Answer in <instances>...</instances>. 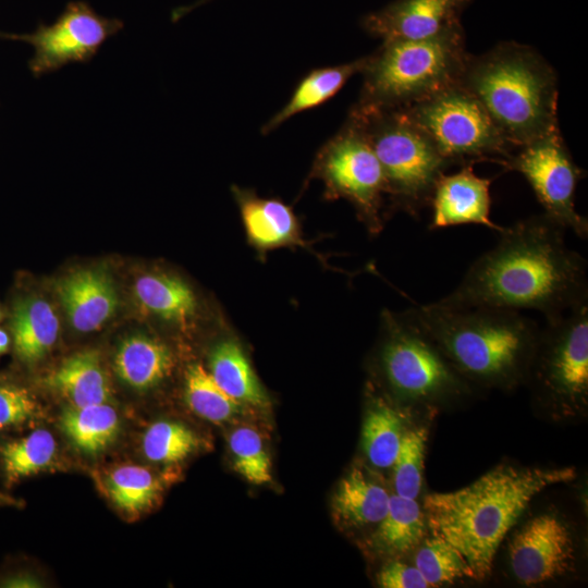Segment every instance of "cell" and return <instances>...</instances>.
Segmentation results:
<instances>
[{
  "label": "cell",
  "instance_id": "cell-1",
  "mask_svg": "<svg viewBox=\"0 0 588 588\" xmlns=\"http://www.w3.org/2000/svg\"><path fill=\"white\" fill-rule=\"evenodd\" d=\"M565 232L544 213L503 228L497 244L436 303L448 308L534 309L546 320L588 303L587 261L567 246Z\"/></svg>",
  "mask_w": 588,
  "mask_h": 588
},
{
  "label": "cell",
  "instance_id": "cell-2",
  "mask_svg": "<svg viewBox=\"0 0 588 588\" xmlns=\"http://www.w3.org/2000/svg\"><path fill=\"white\" fill-rule=\"evenodd\" d=\"M576 477L574 467L536 468L500 465L473 483L426 495L422 511L428 530L466 560L473 578L482 580L494 555L531 500L550 486Z\"/></svg>",
  "mask_w": 588,
  "mask_h": 588
},
{
  "label": "cell",
  "instance_id": "cell-3",
  "mask_svg": "<svg viewBox=\"0 0 588 588\" xmlns=\"http://www.w3.org/2000/svg\"><path fill=\"white\" fill-rule=\"evenodd\" d=\"M409 311L469 383L509 390L526 381L540 328L519 310L434 302Z\"/></svg>",
  "mask_w": 588,
  "mask_h": 588
},
{
  "label": "cell",
  "instance_id": "cell-4",
  "mask_svg": "<svg viewBox=\"0 0 588 588\" xmlns=\"http://www.w3.org/2000/svg\"><path fill=\"white\" fill-rule=\"evenodd\" d=\"M460 83L515 149L559 130L556 73L529 46L504 41L469 54Z\"/></svg>",
  "mask_w": 588,
  "mask_h": 588
},
{
  "label": "cell",
  "instance_id": "cell-5",
  "mask_svg": "<svg viewBox=\"0 0 588 588\" xmlns=\"http://www.w3.org/2000/svg\"><path fill=\"white\" fill-rule=\"evenodd\" d=\"M469 53L463 26L424 40H385L362 71L359 106L400 109L460 82Z\"/></svg>",
  "mask_w": 588,
  "mask_h": 588
},
{
  "label": "cell",
  "instance_id": "cell-6",
  "mask_svg": "<svg viewBox=\"0 0 588 588\" xmlns=\"http://www.w3.org/2000/svg\"><path fill=\"white\" fill-rule=\"evenodd\" d=\"M348 115L364 131L381 166L389 201L385 216L401 210L419 218L452 163L401 109L355 103Z\"/></svg>",
  "mask_w": 588,
  "mask_h": 588
},
{
  "label": "cell",
  "instance_id": "cell-7",
  "mask_svg": "<svg viewBox=\"0 0 588 588\" xmlns=\"http://www.w3.org/2000/svg\"><path fill=\"white\" fill-rule=\"evenodd\" d=\"M377 367L387 388L403 402L428 405L462 396L469 390V382L409 310L383 311Z\"/></svg>",
  "mask_w": 588,
  "mask_h": 588
},
{
  "label": "cell",
  "instance_id": "cell-8",
  "mask_svg": "<svg viewBox=\"0 0 588 588\" xmlns=\"http://www.w3.org/2000/svg\"><path fill=\"white\" fill-rule=\"evenodd\" d=\"M400 109L452 166L490 161L503 167L515 150L477 98L460 82Z\"/></svg>",
  "mask_w": 588,
  "mask_h": 588
},
{
  "label": "cell",
  "instance_id": "cell-9",
  "mask_svg": "<svg viewBox=\"0 0 588 588\" xmlns=\"http://www.w3.org/2000/svg\"><path fill=\"white\" fill-rule=\"evenodd\" d=\"M538 402L558 416H577L588 403V303L546 320L528 368Z\"/></svg>",
  "mask_w": 588,
  "mask_h": 588
},
{
  "label": "cell",
  "instance_id": "cell-10",
  "mask_svg": "<svg viewBox=\"0 0 588 588\" xmlns=\"http://www.w3.org/2000/svg\"><path fill=\"white\" fill-rule=\"evenodd\" d=\"M311 176L323 181L328 199L348 200L370 234L382 230L385 217L383 172L367 136L351 115L320 148Z\"/></svg>",
  "mask_w": 588,
  "mask_h": 588
},
{
  "label": "cell",
  "instance_id": "cell-11",
  "mask_svg": "<svg viewBox=\"0 0 588 588\" xmlns=\"http://www.w3.org/2000/svg\"><path fill=\"white\" fill-rule=\"evenodd\" d=\"M518 149L503 168L527 180L544 215L587 240L588 220L575 208L576 188L585 171L574 162L560 130Z\"/></svg>",
  "mask_w": 588,
  "mask_h": 588
},
{
  "label": "cell",
  "instance_id": "cell-12",
  "mask_svg": "<svg viewBox=\"0 0 588 588\" xmlns=\"http://www.w3.org/2000/svg\"><path fill=\"white\" fill-rule=\"evenodd\" d=\"M122 26L120 20L103 17L87 3L75 1L66 5L53 24L41 25L35 33L19 38L34 46L30 69L41 75L68 63L90 59Z\"/></svg>",
  "mask_w": 588,
  "mask_h": 588
},
{
  "label": "cell",
  "instance_id": "cell-13",
  "mask_svg": "<svg viewBox=\"0 0 588 588\" xmlns=\"http://www.w3.org/2000/svg\"><path fill=\"white\" fill-rule=\"evenodd\" d=\"M509 556L511 569L522 584L531 586L556 579L574 565L573 532L555 514L537 515L515 532Z\"/></svg>",
  "mask_w": 588,
  "mask_h": 588
},
{
  "label": "cell",
  "instance_id": "cell-14",
  "mask_svg": "<svg viewBox=\"0 0 588 588\" xmlns=\"http://www.w3.org/2000/svg\"><path fill=\"white\" fill-rule=\"evenodd\" d=\"M473 0H394L362 19L363 28L385 40H424L462 26Z\"/></svg>",
  "mask_w": 588,
  "mask_h": 588
},
{
  "label": "cell",
  "instance_id": "cell-15",
  "mask_svg": "<svg viewBox=\"0 0 588 588\" xmlns=\"http://www.w3.org/2000/svg\"><path fill=\"white\" fill-rule=\"evenodd\" d=\"M492 179L478 176L473 164L462 166L452 174L443 173L432 194L430 208V231L463 225L478 224L501 232L504 226L490 218Z\"/></svg>",
  "mask_w": 588,
  "mask_h": 588
},
{
  "label": "cell",
  "instance_id": "cell-16",
  "mask_svg": "<svg viewBox=\"0 0 588 588\" xmlns=\"http://www.w3.org/2000/svg\"><path fill=\"white\" fill-rule=\"evenodd\" d=\"M56 289L71 324L81 332L100 328L118 305L112 279L99 269L74 271L62 278Z\"/></svg>",
  "mask_w": 588,
  "mask_h": 588
},
{
  "label": "cell",
  "instance_id": "cell-17",
  "mask_svg": "<svg viewBox=\"0 0 588 588\" xmlns=\"http://www.w3.org/2000/svg\"><path fill=\"white\" fill-rule=\"evenodd\" d=\"M249 243L259 252L303 244L299 223L290 206L262 198L253 191L232 187Z\"/></svg>",
  "mask_w": 588,
  "mask_h": 588
},
{
  "label": "cell",
  "instance_id": "cell-18",
  "mask_svg": "<svg viewBox=\"0 0 588 588\" xmlns=\"http://www.w3.org/2000/svg\"><path fill=\"white\" fill-rule=\"evenodd\" d=\"M387 489L358 467L339 482L332 498V515L346 529L377 526L388 511Z\"/></svg>",
  "mask_w": 588,
  "mask_h": 588
},
{
  "label": "cell",
  "instance_id": "cell-19",
  "mask_svg": "<svg viewBox=\"0 0 588 588\" xmlns=\"http://www.w3.org/2000/svg\"><path fill=\"white\" fill-rule=\"evenodd\" d=\"M367 57L352 62L318 68L307 73L295 87L291 98L261 128L268 135L292 117L315 109L334 97L356 73H362Z\"/></svg>",
  "mask_w": 588,
  "mask_h": 588
},
{
  "label": "cell",
  "instance_id": "cell-20",
  "mask_svg": "<svg viewBox=\"0 0 588 588\" xmlns=\"http://www.w3.org/2000/svg\"><path fill=\"white\" fill-rule=\"evenodd\" d=\"M44 382L62 394L70 405L107 403L110 385L97 351H83L64 359Z\"/></svg>",
  "mask_w": 588,
  "mask_h": 588
},
{
  "label": "cell",
  "instance_id": "cell-21",
  "mask_svg": "<svg viewBox=\"0 0 588 588\" xmlns=\"http://www.w3.org/2000/svg\"><path fill=\"white\" fill-rule=\"evenodd\" d=\"M113 366L124 383L145 391L159 384L170 373L173 357L162 342L145 334H134L121 342Z\"/></svg>",
  "mask_w": 588,
  "mask_h": 588
},
{
  "label": "cell",
  "instance_id": "cell-22",
  "mask_svg": "<svg viewBox=\"0 0 588 588\" xmlns=\"http://www.w3.org/2000/svg\"><path fill=\"white\" fill-rule=\"evenodd\" d=\"M11 329L19 358L30 364L42 358L56 343L59 320L47 301L27 296L15 303Z\"/></svg>",
  "mask_w": 588,
  "mask_h": 588
},
{
  "label": "cell",
  "instance_id": "cell-23",
  "mask_svg": "<svg viewBox=\"0 0 588 588\" xmlns=\"http://www.w3.org/2000/svg\"><path fill=\"white\" fill-rule=\"evenodd\" d=\"M210 375L230 397L240 404L265 408L269 397L240 344L226 339L217 343L209 355Z\"/></svg>",
  "mask_w": 588,
  "mask_h": 588
},
{
  "label": "cell",
  "instance_id": "cell-24",
  "mask_svg": "<svg viewBox=\"0 0 588 588\" xmlns=\"http://www.w3.org/2000/svg\"><path fill=\"white\" fill-rule=\"evenodd\" d=\"M427 525L422 506L416 499L391 494L383 518L371 536L375 548L389 555L415 550L425 538Z\"/></svg>",
  "mask_w": 588,
  "mask_h": 588
},
{
  "label": "cell",
  "instance_id": "cell-25",
  "mask_svg": "<svg viewBox=\"0 0 588 588\" xmlns=\"http://www.w3.org/2000/svg\"><path fill=\"white\" fill-rule=\"evenodd\" d=\"M60 425L79 451L96 454L115 440L120 419L115 409L107 403L69 405L61 414Z\"/></svg>",
  "mask_w": 588,
  "mask_h": 588
},
{
  "label": "cell",
  "instance_id": "cell-26",
  "mask_svg": "<svg viewBox=\"0 0 588 588\" xmlns=\"http://www.w3.org/2000/svg\"><path fill=\"white\" fill-rule=\"evenodd\" d=\"M135 296L143 308L176 323H184L196 311V298L181 279L166 273H147L137 279Z\"/></svg>",
  "mask_w": 588,
  "mask_h": 588
},
{
  "label": "cell",
  "instance_id": "cell-27",
  "mask_svg": "<svg viewBox=\"0 0 588 588\" xmlns=\"http://www.w3.org/2000/svg\"><path fill=\"white\" fill-rule=\"evenodd\" d=\"M405 432L401 414L383 399H373L362 429V444L368 461L377 468L392 467Z\"/></svg>",
  "mask_w": 588,
  "mask_h": 588
},
{
  "label": "cell",
  "instance_id": "cell-28",
  "mask_svg": "<svg viewBox=\"0 0 588 588\" xmlns=\"http://www.w3.org/2000/svg\"><path fill=\"white\" fill-rule=\"evenodd\" d=\"M113 503L128 514L151 507L162 490L161 482L150 470L138 465H121L106 478Z\"/></svg>",
  "mask_w": 588,
  "mask_h": 588
},
{
  "label": "cell",
  "instance_id": "cell-29",
  "mask_svg": "<svg viewBox=\"0 0 588 588\" xmlns=\"http://www.w3.org/2000/svg\"><path fill=\"white\" fill-rule=\"evenodd\" d=\"M56 450L53 436L45 429L2 444L0 457L7 478L15 481L46 469L53 462Z\"/></svg>",
  "mask_w": 588,
  "mask_h": 588
},
{
  "label": "cell",
  "instance_id": "cell-30",
  "mask_svg": "<svg viewBox=\"0 0 588 588\" xmlns=\"http://www.w3.org/2000/svg\"><path fill=\"white\" fill-rule=\"evenodd\" d=\"M185 400L196 415L217 424L234 418L242 409V404L223 392L199 364L189 366L186 371Z\"/></svg>",
  "mask_w": 588,
  "mask_h": 588
},
{
  "label": "cell",
  "instance_id": "cell-31",
  "mask_svg": "<svg viewBox=\"0 0 588 588\" xmlns=\"http://www.w3.org/2000/svg\"><path fill=\"white\" fill-rule=\"evenodd\" d=\"M415 566L429 587L451 584L457 579L473 578L471 571L461 554L446 540L431 535L415 549Z\"/></svg>",
  "mask_w": 588,
  "mask_h": 588
},
{
  "label": "cell",
  "instance_id": "cell-32",
  "mask_svg": "<svg viewBox=\"0 0 588 588\" xmlns=\"http://www.w3.org/2000/svg\"><path fill=\"white\" fill-rule=\"evenodd\" d=\"M200 444V438L191 428L169 420L152 424L144 433L142 441L145 456L160 464L182 462Z\"/></svg>",
  "mask_w": 588,
  "mask_h": 588
},
{
  "label": "cell",
  "instance_id": "cell-33",
  "mask_svg": "<svg viewBox=\"0 0 588 588\" xmlns=\"http://www.w3.org/2000/svg\"><path fill=\"white\" fill-rule=\"evenodd\" d=\"M233 467L244 479L254 485L271 480V461L261 436L253 428L240 427L229 437Z\"/></svg>",
  "mask_w": 588,
  "mask_h": 588
},
{
  "label": "cell",
  "instance_id": "cell-34",
  "mask_svg": "<svg viewBox=\"0 0 588 588\" xmlns=\"http://www.w3.org/2000/svg\"><path fill=\"white\" fill-rule=\"evenodd\" d=\"M427 431L425 428L406 430L392 465L395 494L416 499L421 489Z\"/></svg>",
  "mask_w": 588,
  "mask_h": 588
},
{
  "label": "cell",
  "instance_id": "cell-35",
  "mask_svg": "<svg viewBox=\"0 0 588 588\" xmlns=\"http://www.w3.org/2000/svg\"><path fill=\"white\" fill-rule=\"evenodd\" d=\"M36 411L37 404L25 389L0 384V430L27 421Z\"/></svg>",
  "mask_w": 588,
  "mask_h": 588
},
{
  "label": "cell",
  "instance_id": "cell-36",
  "mask_svg": "<svg viewBox=\"0 0 588 588\" xmlns=\"http://www.w3.org/2000/svg\"><path fill=\"white\" fill-rule=\"evenodd\" d=\"M383 588H428L429 585L414 565L391 560L383 565L377 576Z\"/></svg>",
  "mask_w": 588,
  "mask_h": 588
},
{
  "label": "cell",
  "instance_id": "cell-37",
  "mask_svg": "<svg viewBox=\"0 0 588 588\" xmlns=\"http://www.w3.org/2000/svg\"><path fill=\"white\" fill-rule=\"evenodd\" d=\"M4 587H38V581L29 575H15L10 576L2 580Z\"/></svg>",
  "mask_w": 588,
  "mask_h": 588
},
{
  "label": "cell",
  "instance_id": "cell-38",
  "mask_svg": "<svg viewBox=\"0 0 588 588\" xmlns=\"http://www.w3.org/2000/svg\"><path fill=\"white\" fill-rule=\"evenodd\" d=\"M209 1H211V0H198L193 4L181 7V8L176 9L172 13V20L177 21L179 19L183 17L185 14L193 11L195 8H197L199 5H203V4H205V3L209 2Z\"/></svg>",
  "mask_w": 588,
  "mask_h": 588
},
{
  "label": "cell",
  "instance_id": "cell-39",
  "mask_svg": "<svg viewBox=\"0 0 588 588\" xmlns=\"http://www.w3.org/2000/svg\"><path fill=\"white\" fill-rule=\"evenodd\" d=\"M10 345L9 334L0 329V355L8 351Z\"/></svg>",
  "mask_w": 588,
  "mask_h": 588
},
{
  "label": "cell",
  "instance_id": "cell-40",
  "mask_svg": "<svg viewBox=\"0 0 588 588\" xmlns=\"http://www.w3.org/2000/svg\"><path fill=\"white\" fill-rule=\"evenodd\" d=\"M0 502L1 503H9V504H14L15 503V500L12 499L10 495H7L4 493H2L0 491Z\"/></svg>",
  "mask_w": 588,
  "mask_h": 588
}]
</instances>
